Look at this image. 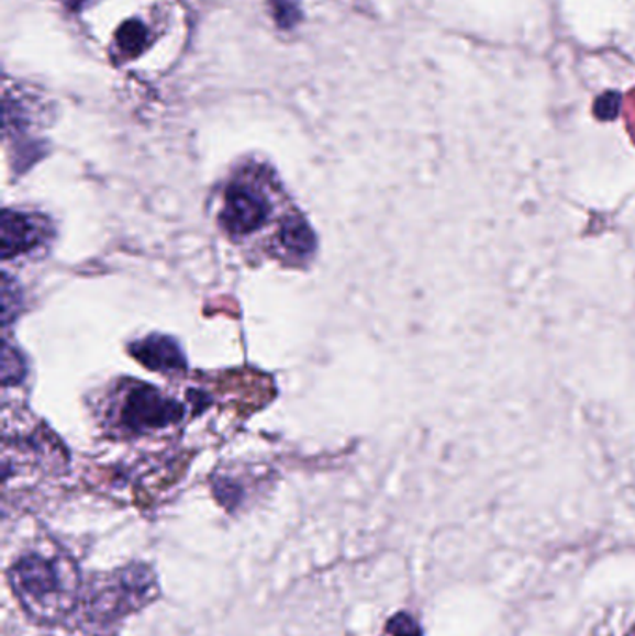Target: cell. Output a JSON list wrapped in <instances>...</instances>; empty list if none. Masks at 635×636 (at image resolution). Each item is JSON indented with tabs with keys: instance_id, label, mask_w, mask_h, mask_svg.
I'll list each match as a JSON object with an SVG mask.
<instances>
[{
	"instance_id": "9c48e42d",
	"label": "cell",
	"mask_w": 635,
	"mask_h": 636,
	"mask_svg": "<svg viewBox=\"0 0 635 636\" xmlns=\"http://www.w3.org/2000/svg\"><path fill=\"white\" fill-rule=\"evenodd\" d=\"M380 636H423V631L410 614L398 612L386 622Z\"/></svg>"
},
{
	"instance_id": "ba28073f",
	"label": "cell",
	"mask_w": 635,
	"mask_h": 636,
	"mask_svg": "<svg viewBox=\"0 0 635 636\" xmlns=\"http://www.w3.org/2000/svg\"><path fill=\"white\" fill-rule=\"evenodd\" d=\"M281 246L293 255H310L315 248L310 225L302 216H288L281 225Z\"/></svg>"
},
{
	"instance_id": "52a82bcc",
	"label": "cell",
	"mask_w": 635,
	"mask_h": 636,
	"mask_svg": "<svg viewBox=\"0 0 635 636\" xmlns=\"http://www.w3.org/2000/svg\"><path fill=\"white\" fill-rule=\"evenodd\" d=\"M43 241V227L31 216L21 212H4L2 216V257L10 259L29 249L36 248Z\"/></svg>"
},
{
	"instance_id": "6da1fadb",
	"label": "cell",
	"mask_w": 635,
	"mask_h": 636,
	"mask_svg": "<svg viewBox=\"0 0 635 636\" xmlns=\"http://www.w3.org/2000/svg\"><path fill=\"white\" fill-rule=\"evenodd\" d=\"M93 53L118 71L153 77L168 71L189 40L183 0H60Z\"/></svg>"
},
{
	"instance_id": "5b68a950",
	"label": "cell",
	"mask_w": 635,
	"mask_h": 636,
	"mask_svg": "<svg viewBox=\"0 0 635 636\" xmlns=\"http://www.w3.org/2000/svg\"><path fill=\"white\" fill-rule=\"evenodd\" d=\"M269 214V205L263 200V196L256 188L233 182L227 188L224 211H222V224L233 235H250L259 230Z\"/></svg>"
},
{
	"instance_id": "8992f818",
	"label": "cell",
	"mask_w": 635,
	"mask_h": 636,
	"mask_svg": "<svg viewBox=\"0 0 635 636\" xmlns=\"http://www.w3.org/2000/svg\"><path fill=\"white\" fill-rule=\"evenodd\" d=\"M133 356L147 369L159 370V372H179L187 365L178 343L163 335H149L146 339L133 345Z\"/></svg>"
},
{
	"instance_id": "7a4b0ae2",
	"label": "cell",
	"mask_w": 635,
	"mask_h": 636,
	"mask_svg": "<svg viewBox=\"0 0 635 636\" xmlns=\"http://www.w3.org/2000/svg\"><path fill=\"white\" fill-rule=\"evenodd\" d=\"M10 584L19 603L40 624L66 622L79 606V568L62 553L21 555L10 568Z\"/></svg>"
},
{
	"instance_id": "3957f363",
	"label": "cell",
	"mask_w": 635,
	"mask_h": 636,
	"mask_svg": "<svg viewBox=\"0 0 635 636\" xmlns=\"http://www.w3.org/2000/svg\"><path fill=\"white\" fill-rule=\"evenodd\" d=\"M159 592L157 576L146 564H131L98 577L77 606L80 627L88 636H114L123 620L152 605Z\"/></svg>"
},
{
	"instance_id": "277c9868",
	"label": "cell",
	"mask_w": 635,
	"mask_h": 636,
	"mask_svg": "<svg viewBox=\"0 0 635 636\" xmlns=\"http://www.w3.org/2000/svg\"><path fill=\"white\" fill-rule=\"evenodd\" d=\"M123 423L136 432L165 428L183 417V406L176 400L163 397L153 388H138L131 391L122 412Z\"/></svg>"
}]
</instances>
